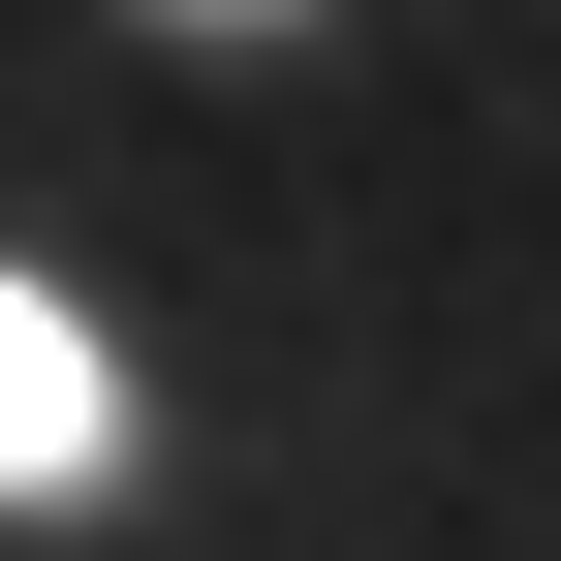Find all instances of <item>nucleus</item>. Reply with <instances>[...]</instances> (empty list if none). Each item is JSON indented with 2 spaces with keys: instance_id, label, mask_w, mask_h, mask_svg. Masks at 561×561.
Instances as JSON below:
<instances>
[{
  "instance_id": "obj_1",
  "label": "nucleus",
  "mask_w": 561,
  "mask_h": 561,
  "mask_svg": "<svg viewBox=\"0 0 561 561\" xmlns=\"http://www.w3.org/2000/svg\"><path fill=\"white\" fill-rule=\"evenodd\" d=\"M125 468V375H94V312L62 280H0V500H94Z\"/></svg>"
}]
</instances>
